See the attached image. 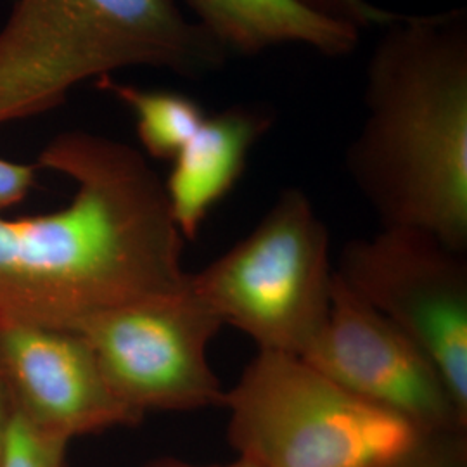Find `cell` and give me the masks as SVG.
Instances as JSON below:
<instances>
[{
    "instance_id": "cell-5",
    "label": "cell",
    "mask_w": 467,
    "mask_h": 467,
    "mask_svg": "<svg viewBox=\"0 0 467 467\" xmlns=\"http://www.w3.org/2000/svg\"><path fill=\"white\" fill-rule=\"evenodd\" d=\"M333 281L329 231L298 187L281 191L250 234L189 274L191 289L223 326L258 350L298 357L327 318Z\"/></svg>"
},
{
    "instance_id": "cell-12",
    "label": "cell",
    "mask_w": 467,
    "mask_h": 467,
    "mask_svg": "<svg viewBox=\"0 0 467 467\" xmlns=\"http://www.w3.org/2000/svg\"><path fill=\"white\" fill-rule=\"evenodd\" d=\"M96 82L100 90L130 108L139 140L156 160L171 161L206 118L200 102L181 92L146 90L118 84L111 77H102Z\"/></svg>"
},
{
    "instance_id": "cell-8",
    "label": "cell",
    "mask_w": 467,
    "mask_h": 467,
    "mask_svg": "<svg viewBox=\"0 0 467 467\" xmlns=\"http://www.w3.org/2000/svg\"><path fill=\"white\" fill-rule=\"evenodd\" d=\"M301 358L353 395L433 436L466 438L467 410L431 357L336 274L327 318Z\"/></svg>"
},
{
    "instance_id": "cell-6",
    "label": "cell",
    "mask_w": 467,
    "mask_h": 467,
    "mask_svg": "<svg viewBox=\"0 0 467 467\" xmlns=\"http://www.w3.org/2000/svg\"><path fill=\"white\" fill-rule=\"evenodd\" d=\"M223 327L191 289L123 305L88 320L84 336L118 400L139 418L223 407L225 389L208 358Z\"/></svg>"
},
{
    "instance_id": "cell-10",
    "label": "cell",
    "mask_w": 467,
    "mask_h": 467,
    "mask_svg": "<svg viewBox=\"0 0 467 467\" xmlns=\"http://www.w3.org/2000/svg\"><path fill=\"white\" fill-rule=\"evenodd\" d=\"M274 113L265 104H234L202 119L171 160L165 184L173 220L185 241H194L210 212L248 165L251 150L268 134Z\"/></svg>"
},
{
    "instance_id": "cell-3",
    "label": "cell",
    "mask_w": 467,
    "mask_h": 467,
    "mask_svg": "<svg viewBox=\"0 0 467 467\" xmlns=\"http://www.w3.org/2000/svg\"><path fill=\"white\" fill-rule=\"evenodd\" d=\"M227 56L177 0H16L0 28V125L57 109L118 69L202 77Z\"/></svg>"
},
{
    "instance_id": "cell-4",
    "label": "cell",
    "mask_w": 467,
    "mask_h": 467,
    "mask_svg": "<svg viewBox=\"0 0 467 467\" xmlns=\"http://www.w3.org/2000/svg\"><path fill=\"white\" fill-rule=\"evenodd\" d=\"M227 440L256 467H397L462 445L334 383L298 355L256 351L225 389Z\"/></svg>"
},
{
    "instance_id": "cell-13",
    "label": "cell",
    "mask_w": 467,
    "mask_h": 467,
    "mask_svg": "<svg viewBox=\"0 0 467 467\" xmlns=\"http://www.w3.org/2000/svg\"><path fill=\"white\" fill-rule=\"evenodd\" d=\"M67 447L65 440L36 431L5 407L0 467H67Z\"/></svg>"
},
{
    "instance_id": "cell-15",
    "label": "cell",
    "mask_w": 467,
    "mask_h": 467,
    "mask_svg": "<svg viewBox=\"0 0 467 467\" xmlns=\"http://www.w3.org/2000/svg\"><path fill=\"white\" fill-rule=\"evenodd\" d=\"M36 170V165L0 158V213L28 196Z\"/></svg>"
},
{
    "instance_id": "cell-18",
    "label": "cell",
    "mask_w": 467,
    "mask_h": 467,
    "mask_svg": "<svg viewBox=\"0 0 467 467\" xmlns=\"http://www.w3.org/2000/svg\"><path fill=\"white\" fill-rule=\"evenodd\" d=\"M4 420H5V403H4V395L0 389V451H2V434H4Z\"/></svg>"
},
{
    "instance_id": "cell-2",
    "label": "cell",
    "mask_w": 467,
    "mask_h": 467,
    "mask_svg": "<svg viewBox=\"0 0 467 467\" xmlns=\"http://www.w3.org/2000/svg\"><path fill=\"white\" fill-rule=\"evenodd\" d=\"M366 75L347 168L381 227L467 251V11L399 15Z\"/></svg>"
},
{
    "instance_id": "cell-1",
    "label": "cell",
    "mask_w": 467,
    "mask_h": 467,
    "mask_svg": "<svg viewBox=\"0 0 467 467\" xmlns=\"http://www.w3.org/2000/svg\"><path fill=\"white\" fill-rule=\"evenodd\" d=\"M36 168L75 182L65 208L0 217V329H80L123 305L182 289L184 235L140 150L85 130L56 135Z\"/></svg>"
},
{
    "instance_id": "cell-17",
    "label": "cell",
    "mask_w": 467,
    "mask_h": 467,
    "mask_svg": "<svg viewBox=\"0 0 467 467\" xmlns=\"http://www.w3.org/2000/svg\"><path fill=\"white\" fill-rule=\"evenodd\" d=\"M144 467H256L254 464H251L248 461L241 459V457H235V461L233 462H227V464H210V466H204V464H192V462H187L182 459H175V457H161V459H154L150 461Z\"/></svg>"
},
{
    "instance_id": "cell-11",
    "label": "cell",
    "mask_w": 467,
    "mask_h": 467,
    "mask_svg": "<svg viewBox=\"0 0 467 467\" xmlns=\"http://www.w3.org/2000/svg\"><path fill=\"white\" fill-rule=\"evenodd\" d=\"M194 21L229 54L256 56L281 46H303L327 57L357 49L360 32L318 16L298 0H184Z\"/></svg>"
},
{
    "instance_id": "cell-16",
    "label": "cell",
    "mask_w": 467,
    "mask_h": 467,
    "mask_svg": "<svg viewBox=\"0 0 467 467\" xmlns=\"http://www.w3.org/2000/svg\"><path fill=\"white\" fill-rule=\"evenodd\" d=\"M464 451L466 443L462 445H449L443 449L426 453L410 462H405L397 467H462L464 464Z\"/></svg>"
},
{
    "instance_id": "cell-9",
    "label": "cell",
    "mask_w": 467,
    "mask_h": 467,
    "mask_svg": "<svg viewBox=\"0 0 467 467\" xmlns=\"http://www.w3.org/2000/svg\"><path fill=\"white\" fill-rule=\"evenodd\" d=\"M0 389L7 410L57 440L137 426L82 334L50 327L0 329Z\"/></svg>"
},
{
    "instance_id": "cell-14",
    "label": "cell",
    "mask_w": 467,
    "mask_h": 467,
    "mask_svg": "<svg viewBox=\"0 0 467 467\" xmlns=\"http://www.w3.org/2000/svg\"><path fill=\"white\" fill-rule=\"evenodd\" d=\"M303 7L310 9L318 16L327 17L348 25L357 32L372 26H386L399 17V13H391L372 5L368 0H298Z\"/></svg>"
},
{
    "instance_id": "cell-7",
    "label": "cell",
    "mask_w": 467,
    "mask_h": 467,
    "mask_svg": "<svg viewBox=\"0 0 467 467\" xmlns=\"http://www.w3.org/2000/svg\"><path fill=\"white\" fill-rule=\"evenodd\" d=\"M467 251L431 234L381 227L348 241L334 274L426 351L467 410Z\"/></svg>"
}]
</instances>
